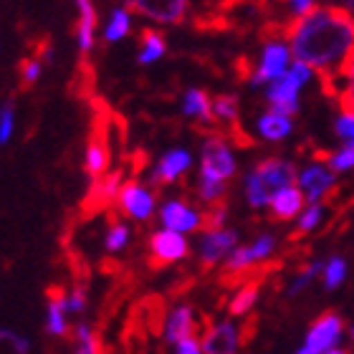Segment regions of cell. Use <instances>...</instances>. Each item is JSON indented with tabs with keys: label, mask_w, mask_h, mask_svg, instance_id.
<instances>
[{
	"label": "cell",
	"mask_w": 354,
	"mask_h": 354,
	"mask_svg": "<svg viewBox=\"0 0 354 354\" xmlns=\"http://www.w3.org/2000/svg\"><path fill=\"white\" fill-rule=\"evenodd\" d=\"M311 71L306 64H299L294 61L291 68H288L286 74L281 76L279 82H273L271 86L266 88V102L271 106V111H279L283 117H291L299 111V91L301 86L311 79Z\"/></svg>",
	"instance_id": "4"
},
{
	"label": "cell",
	"mask_w": 354,
	"mask_h": 354,
	"mask_svg": "<svg viewBox=\"0 0 354 354\" xmlns=\"http://www.w3.org/2000/svg\"><path fill=\"white\" fill-rule=\"evenodd\" d=\"M296 180H299V172H296V167L288 160H283V157H263L245 175V203L256 207V210H261V207L271 205V198L276 192L296 185Z\"/></svg>",
	"instance_id": "2"
},
{
	"label": "cell",
	"mask_w": 354,
	"mask_h": 354,
	"mask_svg": "<svg viewBox=\"0 0 354 354\" xmlns=\"http://www.w3.org/2000/svg\"><path fill=\"white\" fill-rule=\"evenodd\" d=\"M86 311V283H79L76 281L74 288L68 291V314H84Z\"/></svg>",
	"instance_id": "38"
},
{
	"label": "cell",
	"mask_w": 354,
	"mask_h": 354,
	"mask_svg": "<svg viewBox=\"0 0 354 354\" xmlns=\"http://www.w3.org/2000/svg\"><path fill=\"white\" fill-rule=\"evenodd\" d=\"M273 253H276V238L271 233H263L253 243L238 245L228 256V261L223 263V271H225V276H238V273L251 271L256 266H263Z\"/></svg>",
	"instance_id": "9"
},
{
	"label": "cell",
	"mask_w": 354,
	"mask_h": 354,
	"mask_svg": "<svg viewBox=\"0 0 354 354\" xmlns=\"http://www.w3.org/2000/svg\"><path fill=\"white\" fill-rule=\"evenodd\" d=\"M326 354H347V349H339V347H337V349H332V352H326Z\"/></svg>",
	"instance_id": "41"
},
{
	"label": "cell",
	"mask_w": 354,
	"mask_h": 354,
	"mask_svg": "<svg viewBox=\"0 0 354 354\" xmlns=\"http://www.w3.org/2000/svg\"><path fill=\"white\" fill-rule=\"evenodd\" d=\"M127 8H132L134 13L145 15L160 26H177L187 18L190 3H185V0H134V3H127Z\"/></svg>",
	"instance_id": "13"
},
{
	"label": "cell",
	"mask_w": 354,
	"mask_h": 354,
	"mask_svg": "<svg viewBox=\"0 0 354 354\" xmlns=\"http://www.w3.org/2000/svg\"><path fill=\"white\" fill-rule=\"evenodd\" d=\"M79 23H76V46L82 59H88V53L94 51L96 46V28H99V13H96L94 3L88 0H79Z\"/></svg>",
	"instance_id": "20"
},
{
	"label": "cell",
	"mask_w": 354,
	"mask_h": 354,
	"mask_svg": "<svg viewBox=\"0 0 354 354\" xmlns=\"http://www.w3.org/2000/svg\"><path fill=\"white\" fill-rule=\"evenodd\" d=\"M344 332V319L334 311H324L322 317L314 319V324L309 326L306 342L296 354H326L337 349V342L342 339Z\"/></svg>",
	"instance_id": "7"
},
{
	"label": "cell",
	"mask_w": 354,
	"mask_h": 354,
	"mask_svg": "<svg viewBox=\"0 0 354 354\" xmlns=\"http://www.w3.org/2000/svg\"><path fill=\"white\" fill-rule=\"evenodd\" d=\"M236 172H238V162L233 149H230L228 137L221 132H205L203 147H200V175L228 183Z\"/></svg>",
	"instance_id": "3"
},
{
	"label": "cell",
	"mask_w": 354,
	"mask_h": 354,
	"mask_svg": "<svg viewBox=\"0 0 354 354\" xmlns=\"http://www.w3.org/2000/svg\"><path fill=\"white\" fill-rule=\"evenodd\" d=\"M41 74H44V59L38 53L36 56H23L18 61V76H21L23 88H30L33 84H38Z\"/></svg>",
	"instance_id": "31"
},
{
	"label": "cell",
	"mask_w": 354,
	"mask_h": 354,
	"mask_svg": "<svg viewBox=\"0 0 354 354\" xmlns=\"http://www.w3.org/2000/svg\"><path fill=\"white\" fill-rule=\"evenodd\" d=\"M339 104H342V109H344V114H354V48H352V53H349L344 68H342Z\"/></svg>",
	"instance_id": "30"
},
{
	"label": "cell",
	"mask_w": 354,
	"mask_h": 354,
	"mask_svg": "<svg viewBox=\"0 0 354 354\" xmlns=\"http://www.w3.org/2000/svg\"><path fill=\"white\" fill-rule=\"evenodd\" d=\"M291 68V48L281 38H266L263 51L259 64L253 66V74L248 79L251 86H271Z\"/></svg>",
	"instance_id": "5"
},
{
	"label": "cell",
	"mask_w": 354,
	"mask_h": 354,
	"mask_svg": "<svg viewBox=\"0 0 354 354\" xmlns=\"http://www.w3.org/2000/svg\"><path fill=\"white\" fill-rule=\"evenodd\" d=\"M238 248V233L230 228L223 230H203V238H200L198 245V256L200 263L205 271L215 268V266H223L228 261V256Z\"/></svg>",
	"instance_id": "11"
},
{
	"label": "cell",
	"mask_w": 354,
	"mask_h": 354,
	"mask_svg": "<svg viewBox=\"0 0 354 354\" xmlns=\"http://www.w3.org/2000/svg\"><path fill=\"white\" fill-rule=\"evenodd\" d=\"M347 147H349V149H354V137H352V140L347 142Z\"/></svg>",
	"instance_id": "42"
},
{
	"label": "cell",
	"mask_w": 354,
	"mask_h": 354,
	"mask_svg": "<svg viewBox=\"0 0 354 354\" xmlns=\"http://www.w3.org/2000/svg\"><path fill=\"white\" fill-rule=\"evenodd\" d=\"M198 200L205 207L221 205L225 203V192H228V183H221V180H213V177H203L198 175Z\"/></svg>",
	"instance_id": "27"
},
{
	"label": "cell",
	"mask_w": 354,
	"mask_h": 354,
	"mask_svg": "<svg viewBox=\"0 0 354 354\" xmlns=\"http://www.w3.org/2000/svg\"><path fill=\"white\" fill-rule=\"evenodd\" d=\"M324 271V263L322 261H314V263L309 266H304L301 271H299V276H296L294 281H291V286H288V296H296V294H301L304 288L309 286L311 281L317 279L319 273Z\"/></svg>",
	"instance_id": "34"
},
{
	"label": "cell",
	"mask_w": 354,
	"mask_h": 354,
	"mask_svg": "<svg viewBox=\"0 0 354 354\" xmlns=\"http://www.w3.org/2000/svg\"><path fill=\"white\" fill-rule=\"evenodd\" d=\"M291 132H294V122H291V117H283V114H279V111L268 109L263 117L259 119V134L268 142L286 140Z\"/></svg>",
	"instance_id": "23"
},
{
	"label": "cell",
	"mask_w": 354,
	"mask_h": 354,
	"mask_svg": "<svg viewBox=\"0 0 354 354\" xmlns=\"http://www.w3.org/2000/svg\"><path fill=\"white\" fill-rule=\"evenodd\" d=\"M124 172L122 170H111L109 175H104L102 180H96L91 183V190L86 195V207L88 210H102V207H117V198H119V190H122V185H124Z\"/></svg>",
	"instance_id": "18"
},
{
	"label": "cell",
	"mask_w": 354,
	"mask_h": 354,
	"mask_svg": "<svg viewBox=\"0 0 354 354\" xmlns=\"http://www.w3.org/2000/svg\"><path fill=\"white\" fill-rule=\"evenodd\" d=\"M46 332L51 337L68 334V291L61 286L46 288Z\"/></svg>",
	"instance_id": "17"
},
{
	"label": "cell",
	"mask_w": 354,
	"mask_h": 354,
	"mask_svg": "<svg viewBox=\"0 0 354 354\" xmlns=\"http://www.w3.org/2000/svg\"><path fill=\"white\" fill-rule=\"evenodd\" d=\"M84 172L91 183L102 180L109 175V142H106V124H94L91 137L86 142V152H84Z\"/></svg>",
	"instance_id": "14"
},
{
	"label": "cell",
	"mask_w": 354,
	"mask_h": 354,
	"mask_svg": "<svg viewBox=\"0 0 354 354\" xmlns=\"http://www.w3.org/2000/svg\"><path fill=\"white\" fill-rule=\"evenodd\" d=\"M319 160H326V167L332 172H347L354 167V149L344 147L334 155H319Z\"/></svg>",
	"instance_id": "36"
},
{
	"label": "cell",
	"mask_w": 354,
	"mask_h": 354,
	"mask_svg": "<svg viewBox=\"0 0 354 354\" xmlns=\"http://www.w3.org/2000/svg\"><path fill=\"white\" fill-rule=\"evenodd\" d=\"M129 28H132V10L127 6L114 8L106 26H104V41L106 44H117V41H122L129 33Z\"/></svg>",
	"instance_id": "26"
},
{
	"label": "cell",
	"mask_w": 354,
	"mask_h": 354,
	"mask_svg": "<svg viewBox=\"0 0 354 354\" xmlns=\"http://www.w3.org/2000/svg\"><path fill=\"white\" fill-rule=\"evenodd\" d=\"M334 129H337V134H339L342 140H352L354 137V114H344L342 111V117L337 119V124H334Z\"/></svg>",
	"instance_id": "39"
},
{
	"label": "cell",
	"mask_w": 354,
	"mask_h": 354,
	"mask_svg": "<svg viewBox=\"0 0 354 354\" xmlns=\"http://www.w3.org/2000/svg\"><path fill=\"white\" fill-rule=\"evenodd\" d=\"M129 238H132V230L124 221H111L109 230L104 236V248L109 253H122L129 245Z\"/></svg>",
	"instance_id": "29"
},
{
	"label": "cell",
	"mask_w": 354,
	"mask_h": 354,
	"mask_svg": "<svg viewBox=\"0 0 354 354\" xmlns=\"http://www.w3.org/2000/svg\"><path fill=\"white\" fill-rule=\"evenodd\" d=\"M140 44H142V48H140V56H137V61H140L142 66H149V64L160 61L165 56V51H167L165 36L155 28V26H147V28H142Z\"/></svg>",
	"instance_id": "24"
},
{
	"label": "cell",
	"mask_w": 354,
	"mask_h": 354,
	"mask_svg": "<svg viewBox=\"0 0 354 354\" xmlns=\"http://www.w3.org/2000/svg\"><path fill=\"white\" fill-rule=\"evenodd\" d=\"M259 288H261V281H245L243 286H238L236 296L230 299L228 304V314L230 317H245L248 311L256 306V301H259Z\"/></svg>",
	"instance_id": "25"
},
{
	"label": "cell",
	"mask_w": 354,
	"mask_h": 354,
	"mask_svg": "<svg viewBox=\"0 0 354 354\" xmlns=\"http://www.w3.org/2000/svg\"><path fill=\"white\" fill-rule=\"evenodd\" d=\"M352 339H354V329H352Z\"/></svg>",
	"instance_id": "43"
},
{
	"label": "cell",
	"mask_w": 354,
	"mask_h": 354,
	"mask_svg": "<svg viewBox=\"0 0 354 354\" xmlns=\"http://www.w3.org/2000/svg\"><path fill=\"white\" fill-rule=\"evenodd\" d=\"M183 114L190 117L192 122L207 127V132H221L215 129V117H213V96L207 94L205 88H187L183 96Z\"/></svg>",
	"instance_id": "19"
},
{
	"label": "cell",
	"mask_w": 354,
	"mask_h": 354,
	"mask_svg": "<svg viewBox=\"0 0 354 354\" xmlns=\"http://www.w3.org/2000/svg\"><path fill=\"white\" fill-rule=\"evenodd\" d=\"M195 337V314H192L190 306H175L170 311V317L165 322V339L170 344H180L183 339H190Z\"/></svg>",
	"instance_id": "22"
},
{
	"label": "cell",
	"mask_w": 354,
	"mask_h": 354,
	"mask_svg": "<svg viewBox=\"0 0 354 354\" xmlns=\"http://www.w3.org/2000/svg\"><path fill=\"white\" fill-rule=\"evenodd\" d=\"M117 210L137 223L149 221L157 210L155 192L149 190L147 185H142L137 177H132V180H127V183L122 185V190H119Z\"/></svg>",
	"instance_id": "8"
},
{
	"label": "cell",
	"mask_w": 354,
	"mask_h": 354,
	"mask_svg": "<svg viewBox=\"0 0 354 354\" xmlns=\"http://www.w3.org/2000/svg\"><path fill=\"white\" fill-rule=\"evenodd\" d=\"M324 288L326 291H332V288L342 286V281L347 276V261L342 259V256H334L324 263Z\"/></svg>",
	"instance_id": "32"
},
{
	"label": "cell",
	"mask_w": 354,
	"mask_h": 354,
	"mask_svg": "<svg viewBox=\"0 0 354 354\" xmlns=\"http://www.w3.org/2000/svg\"><path fill=\"white\" fill-rule=\"evenodd\" d=\"M175 354H205V352H203V344H200L198 337H190V339H183L180 344H175Z\"/></svg>",
	"instance_id": "40"
},
{
	"label": "cell",
	"mask_w": 354,
	"mask_h": 354,
	"mask_svg": "<svg viewBox=\"0 0 354 354\" xmlns=\"http://www.w3.org/2000/svg\"><path fill=\"white\" fill-rule=\"evenodd\" d=\"M74 354H102V339L86 322H79L74 329Z\"/></svg>",
	"instance_id": "28"
},
{
	"label": "cell",
	"mask_w": 354,
	"mask_h": 354,
	"mask_svg": "<svg viewBox=\"0 0 354 354\" xmlns=\"http://www.w3.org/2000/svg\"><path fill=\"white\" fill-rule=\"evenodd\" d=\"M192 167V155L185 147H172L167 149L160 160H157L155 170H152V185H175L185 172Z\"/></svg>",
	"instance_id": "16"
},
{
	"label": "cell",
	"mask_w": 354,
	"mask_h": 354,
	"mask_svg": "<svg viewBox=\"0 0 354 354\" xmlns=\"http://www.w3.org/2000/svg\"><path fill=\"white\" fill-rule=\"evenodd\" d=\"M190 256V243L187 238L172 230H155L147 241V261L152 268H165V266L180 263Z\"/></svg>",
	"instance_id": "6"
},
{
	"label": "cell",
	"mask_w": 354,
	"mask_h": 354,
	"mask_svg": "<svg viewBox=\"0 0 354 354\" xmlns=\"http://www.w3.org/2000/svg\"><path fill=\"white\" fill-rule=\"evenodd\" d=\"M0 342L10 347L13 354H30V342L23 337V334L13 332V329H6V326H0Z\"/></svg>",
	"instance_id": "37"
},
{
	"label": "cell",
	"mask_w": 354,
	"mask_h": 354,
	"mask_svg": "<svg viewBox=\"0 0 354 354\" xmlns=\"http://www.w3.org/2000/svg\"><path fill=\"white\" fill-rule=\"evenodd\" d=\"M304 205H306V198H304V192L291 185L286 190L276 192L271 198V215L273 221H294L296 215L304 213Z\"/></svg>",
	"instance_id": "21"
},
{
	"label": "cell",
	"mask_w": 354,
	"mask_h": 354,
	"mask_svg": "<svg viewBox=\"0 0 354 354\" xmlns=\"http://www.w3.org/2000/svg\"><path fill=\"white\" fill-rule=\"evenodd\" d=\"M13 129H15V104H13V99H8V102L0 106V145H8V142H10Z\"/></svg>",
	"instance_id": "35"
},
{
	"label": "cell",
	"mask_w": 354,
	"mask_h": 354,
	"mask_svg": "<svg viewBox=\"0 0 354 354\" xmlns=\"http://www.w3.org/2000/svg\"><path fill=\"white\" fill-rule=\"evenodd\" d=\"M200 344H203L205 354H238L243 337L233 322H218V324L207 326Z\"/></svg>",
	"instance_id": "15"
},
{
	"label": "cell",
	"mask_w": 354,
	"mask_h": 354,
	"mask_svg": "<svg viewBox=\"0 0 354 354\" xmlns=\"http://www.w3.org/2000/svg\"><path fill=\"white\" fill-rule=\"evenodd\" d=\"M296 187L304 192V198L309 205L314 203H324L326 198H332V190L337 187V177L334 172L322 162H311L306 170L299 172Z\"/></svg>",
	"instance_id": "12"
},
{
	"label": "cell",
	"mask_w": 354,
	"mask_h": 354,
	"mask_svg": "<svg viewBox=\"0 0 354 354\" xmlns=\"http://www.w3.org/2000/svg\"><path fill=\"white\" fill-rule=\"evenodd\" d=\"M322 215H324V203H314V205L304 207V213L299 215V223H296V236H306L322 223Z\"/></svg>",
	"instance_id": "33"
},
{
	"label": "cell",
	"mask_w": 354,
	"mask_h": 354,
	"mask_svg": "<svg viewBox=\"0 0 354 354\" xmlns=\"http://www.w3.org/2000/svg\"><path fill=\"white\" fill-rule=\"evenodd\" d=\"M160 223H162L165 230H172V233H180V236L198 233V230L205 228L203 210L192 207L187 200L180 198H172L160 205Z\"/></svg>",
	"instance_id": "10"
},
{
	"label": "cell",
	"mask_w": 354,
	"mask_h": 354,
	"mask_svg": "<svg viewBox=\"0 0 354 354\" xmlns=\"http://www.w3.org/2000/svg\"><path fill=\"white\" fill-rule=\"evenodd\" d=\"M283 38L294 61L306 64L326 82L342 74L354 48V15L337 6H317L304 18H288Z\"/></svg>",
	"instance_id": "1"
}]
</instances>
